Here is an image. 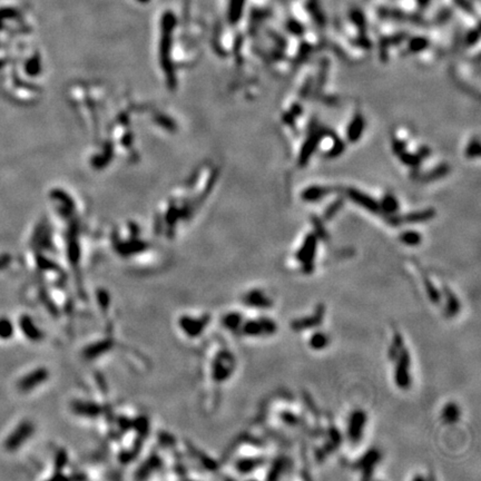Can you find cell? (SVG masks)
Returning a JSON list of instances; mask_svg holds the SVG:
<instances>
[{
  "label": "cell",
  "instance_id": "1",
  "mask_svg": "<svg viewBox=\"0 0 481 481\" xmlns=\"http://www.w3.org/2000/svg\"><path fill=\"white\" fill-rule=\"evenodd\" d=\"M247 336H268L278 331L276 322L269 318H258L247 320L240 327V332Z\"/></svg>",
  "mask_w": 481,
  "mask_h": 481
},
{
  "label": "cell",
  "instance_id": "2",
  "mask_svg": "<svg viewBox=\"0 0 481 481\" xmlns=\"http://www.w3.org/2000/svg\"><path fill=\"white\" fill-rule=\"evenodd\" d=\"M396 361V367L394 370V381L400 389H408L411 384V375H410V366L411 358L405 347L399 352L398 356L394 359Z\"/></svg>",
  "mask_w": 481,
  "mask_h": 481
},
{
  "label": "cell",
  "instance_id": "3",
  "mask_svg": "<svg viewBox=\"0 0 481 481\" xmlns=\"http://www.w3.org/2000/svg\"><path fill=\"white\" fill-rule=\"evenodd\" d=\"M35 431V426L30 421H23L16 427V429L10 433L5 441V449L7 451L14 452L22 447L28 439L33 436Z\"/></svg>",
  "mask_w": 481,
  "mask_h": 481
},
{
  "label": "cell",
  "instance_id": "4",
  "mask_svg": "<svg viewBox=\"0 0 481 481\" xmlns=\"http://www.w3.org/2000/svg\"><path fill=\"white\" fill-rule=\"evenodd\" d=\"M367 425V414L363 410L353 411L348 421V438L352 443H359Z\"/></svg>",
  "mask_w": 481,
  "mask_h": 481
},
{
  "label": "cell",
  "instance_id": "5",
  "mask_svg": "<svg viewBox=\"0 0 481 481\" xmlns=\"http://www.w3.org/2000/svg\"><path fill=\"white\" fill-rule=\"evenodd\" d=\"M48 377L49 372L47 371V369L38 368L20 379L17 383V388L22 392H28V391L39 387L40 384L46 382L48 380Z\"/></svg>",
  "mask_w": 481,
  "mask_h": 481
},
{
  "label": "cell",
  "instance_id": "6",
  "mask_svg": "<svg viewBox=\"0 0 481 481\" xmlns=\"http://www.w3.org/2000/svg\"><path fill=\"white\" fill-rule=\"evenodd\" d=\"M316 252V239L314 236H309L305 240L304 245L300 248L298 253V261L302 264L305 272L312 271V263L314 261Z\"/></svg>",
  "mask_w": 481,
  "mask_h": 481
},
{
  "label": "cell",
  "instance_id": "7",
  "mask_svg": "<svg viewBox=\"0 0 481 481\" xmlns=\"http://www.w3.org/2000/svg\"><path fill=\"white\" fill-rule=\"evenodd\" d=\"M243 301H244V304L256 309H268L273 305L272 301L266 297V294L258 289L248 291L243 298Z\"/></svg>",
  "mask_w": 481,
  "mask_h": 481
},
{
  "label": "cell",
  "instance_id": "8",
  "mask_svg": "<svg viewBox=\"0 0 481 481\" xmlns=\"http://www.w3.org/2000/svg\"><path fill=\"white\" fill-rule=\"evenodd\" d=\"M19 326L28 340L33 342H38L43 340V332L38 329V326L34 323L33 319H31L29 315H23L22 318H20Z\"/></svg>",
  "mask_w": 481,
  "mask_h": 481
},
{
  "label": "cell",
  "instance_id": "9",
  "mask_svg": "<svg viewBox=\"0 0 481 481\" xmlns=\"http://www.w3.org/2000/svg\"><path fill=\"white\" fill-rule=\"evenodd\" d=\"M460 416H461V411H460L459 405L454 402H449L443 406L441 412V419L447 425H453L459 421Z\"/></svg>",
  "mask_w": 481,
  "mask_h": 481
},
{
  "label": "cell",
  "instance_id": "10",
  "mask_svg": "<svg viewBox=\"0 0 481 481\" xmlns=\"http://www.w3.org/2000/svg\"><path fill=\"white\" fill-rule=\"evenodd\" d=\"M324 314V310L320 308L316 313L312 316H308V318L301 319L299 321L293 322V329H306V327H314L316 325H319L322 322V316Z\"/></svg>",
  "mask_w": 481,
  "mask_h": 481
},
{
  "label": "cell",
  "instance_id": "11",
  "mask_svg": "<svg viewBox=\"0 0 481 481\" xmlns=\"http://www.w3.org/2000/svg\"><path fill=\"white\" fill-rule=\"evenodd\" d=\"M379 459H380V453L377 451V450H372V451H369L366 456H364L361 460H360V462H359V466L358 468H360L363 470V473L364 475H366L367 473H370L369 472V470L370 469H372L374 466H375V463H377L379 461Z\"/></svg>",
  "mask_w": 481,
  "mask_h": 481
},
{
  "label": "cell",
  "instance_id": "12",
  "mask_svg": "<svg viewBox=\"0 0 481 481\" xmlns=\"http://www.w3.org/2000/svg\"><path fill=\"white\" fill-rule=\"evenodd\" d=\"M329 337H327V335L324 334L323 332H315L314 334L311 335L309 340L310 348L315 351L324 350V349L329 346Z\"/></svg>",
  "mask_w": 481,
  "mask_h": 481
},
{
  "label": "cell",
  "instance_id": "13",
  "mask_svg": "<svg viewBox=\"0 0 481 481\" xmlns=\"http://www.w3.org/2000/svg\"><path fill=\"white\" fill-rule=\"evenodd\" d=\"M263 463V459H244L240 460V461L236 463V467L239 469V471L243 473H248L250 471H253L254 469L261 467Z\"/></svg>",
  "mask_w": 481,
  "mask_h": 481
},
{
  "label": "cell",
  "instance_id": "14",
  "mask_svg": "<svg viewBox=\"0 0 481 481\" xmlns=\"http://www.w3.org/2000/svg\"><path fill=\"white\" fill-rule=\"evenodd\" d=\"M14 324L8 318H0V339L8 340L14 335Z\"/></svg>",
  "mask_w": 481,
  "mask_h": 481
},
{
  "label": "cell",
  "instance_id": "15",
  "mask_svg": "<svg viewBox=\"0 0 481 481\" xmlns=\"http://www.w3.org/2000/svg\"><path fill=\"white\" fill-rule=\"evenodd\" d=\"M447 310L451 316L456 315L460 311V302L450 290L447 289Z\"/></svg>",
  "mask_w": 481,
  "mask_h": 481
},
{
  "label": "cell",
  "instance_id": "16",
  "mask_svg": "<svg viewBox=\"0 0 481 481\" xmlns=\"http://www.w3.org/2000/svg\"><path fill=\"white\" fill-rule=\"evenodd\" d=\"M350 193H351V198L353 200H356V202L362 204V206H364V208H367L371 211L377 210V205H375V203L371 198L364 196V195L360 194L357 191H351Z\"/></svg>",
  "mask_w": 481,
  "mask_h": 481
},
{
  "label": "cell",
  "instance_id": "17",
  "mask_svg": "<svg viewBox=\"0 0 481 481\" xmlns=\"http://www.w3.org/2000/svg\"><path fill=\"white\" fill-rule=\"evenodd\" d=\"M363 130V121L361 118H356L354 119L351 125L350 128H349V137H350L351 141H356L359 137L361 136V133Z\"/></svg>",
  "mask_w": 481,
  "mask_h": 481
},
{
  "label": "cell",
  "instance_id": "18",
  "mask_svg": "<svg viewBox=\"0 0 481 481\" xmlns=\"http://www.w3.org/2000/svg\"><path fill=\"white\" fill-rule=\"evenodd\" d=\"M401 241H402L404 244L406 245H410V246H415V245H418V244H420V242H421V236L420 234H418L416 233V232H406V233L402 234L401 235Z\"/></svg>",
  "mask_w": 481,
  "mask_h": 481
},
{
  "label": "cell",
  "instance_id": "19",
  "mask_svg": "<svg viewBox=\"0 0 481 481\" xmlns=\"http://www.w3.org/2000/svg\"><path fill=\"white\" fill-rule=\"evenodd\" d=\"M323 192L324 191L322 188H315V187L310 188V189H308V191H305L304 198L310 199V200H314L316 198L321 197L322 195H323Z\"/></svg>",
  "mask_w": 481,
  "mask_h": 481
},
{
  "label": "cell",
  "instance_id": "20",
  "mask_svg": "<svg viewBox=\"0 0 481 481\" xmlns=\"http://www.w3.org/2000/svg\"><path fill=\"white\" fill-rule=\"evenodd\" d=\"M387 204L388 205H384V209H385V211H388V212H393V211L396 209V203L394 202L393 198L388 197L387 198Z\"/></svg>",
  "mask_w": 481,
  "mask_h": 481
},
{
  "label": "cell",
  "instance_id": "21",
  "mask_svg": "<svg viewBox=\"0 0 481 481\" xmlns=\"http://www.w3.org/2000/svg\"><path fill=\"white\" fill-rule=\"evenodd\" d=\"M9 261L10 260H8V257H0V269L6 267L7 264L9 263Z\"/></svg>",
  "mask_w": 481,
  "mask_h": 481
}]
</instances>
